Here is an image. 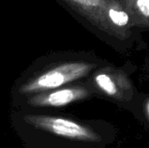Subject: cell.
Listing matches in <instances>:
<instances>
[{
    "instance_id": "ba28073f",
    "label": "cell",
    "mask_w": 149,
    "mask_h": 148,
    "mask_svg": "<svg viewBox=\"0 0 149 148\" xmlns=\"http://www.w3.org/2000/svg\"><path fill=\"white\" fill-rule=\"evenodd\" d=\"M144 107H145V115H146V118L147 120H148V114H149V103L148 100L147 99L145 101V105H144Z\"/></svg>"
},
{
    "instance_id": "8992f818",
    "label": "cell",
    "mask_w": 149,
    "mask_h": 148,
    "mask_svg": "<svg viewBox=\"0 0 149 148\" xmlns=\"http://www.w3.org/2000/svg\"><path fill=\"white\" fill-rule=\"evenodd\" d=\"M108 17L113 25L120 28L125 27L129 24V16L119 4L109 9Z\"/></svg>"
},
{
    "instance_id": "3957f363",
    "label": "cell",
    "mask_w": 149,
    "mask_h": 148,
    "mask_svg": "<svg viewBox=\"0 0 149 148\" xmlns=\"http://www.w3.org/2000/svg\"><path fill=\"white\" fill-rule=\"evenodd\" d=\"M89 91L83 86H70L37 93L28 100V104L37 107L65 106L89 96Z\"/></svg>"
},
{
    "instance_id": "52a82bcc",
    "label": "cell",
    "mask_w": 149,
    "mask_h": 148,
    "mask_svg": "<svg viewBox=\"0 0 149 148\" xmlns=\"http://www.w3.org/2000/svg\"><path fill=\"white\" fill-rule=\"evenodd\" d=\"M136 10L146 18L148 17L149 0H136L135 1Z\"/></svg>"
},
{
    "instance_id": "7a4b0ae2",
    "label": "cell",
    "mask_w": 149,
    "mask_h": 148,
    "mask_svg": "<svg viewBox=\"0 0 149 148\" xmlns=\"http://www.w3.org/2000/svg\"><path fill=\"white\" fill-rule=\"evenodd\" d=\"M24 120L35 128L65 139L90 142L100 140L92 129L72 120L47 115H27Z\"/></svg>"
},
{
    "instance_id": "277c9868",
    "label": "cell",
    "mask_w": 149,
    "mask_h": 148,
    "mask_svg": "<svg viewBox=\"0 0 149 148\" xmlns=\"http://www.w3.org/2000/svg\"><path fill=\"white\" fill-rule=\"evenodd\" d=\"M65 3L70 5L74 11H77L81 17H86L96 25L107 26L111 28L113 25L108 17L110 8L118 5L113 4L112 0H65Z\"/></svg>"
},
{
    "instance_id": "6da1fadb",
    "label": "cell",
    "mask_w": 149,
    "mask_h": 148,
    "mask_svg": "<svg viewBox=\"0 0 149 148\" xmlns=\"http://www.w3.org/2000/svg\"><path fill=\"white\" fill-rule=\"evenodd\" d=\"M93 65L86 62H67L55 65L27 80L19 91L21 93H40L56 90L64 85L87 75Z\"/></svg>"
},
{
    "instance_id": "5b68a950",
    "label": "cell",
    "mask_w": 149,
    "mask_h": 148,
    "mask_svg": "<svg viewBox=\"0 0 149 148\" xmlns=\"http://www.w3.org/2000/svg\"><path fill=\"white\" fill-rule=\"evenodd\" d=\"M94 83L97 87L110 97L119 98L121 89V78L113 79V75L106 71L100 72L94 76Z\"/></svg>"
}]
</instances>
